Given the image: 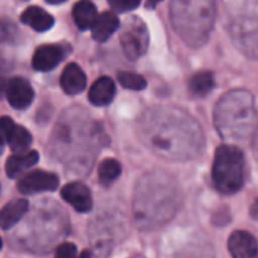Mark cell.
<instances>
[{
	"instance_id": "83f0119b",
	"label": "cell",
	"mask_w": 258,
	"mask_h": 258,
	"mask_svg": "<svg viewBox=\"0 0 258 258\" xmlns=\"http://www.w3.org/2000/svg\"><path fill=\"white\" fill-rule=\"evenodd\" d=\"M49 4H53V5H58V4H62V2H66V0H47Z\"/></svg>"
},
{
	"instance_id": "5b68a950",
	"label": "cell",
	"mask_w": 258,
	"mask_h": 258,
	"mask_svg": "<svg viewBox=\"0 0 258 258\" xmlns=\"http://www.w3.org/2000/svg\"><path fill=\"white\" fill-rule=\"evenodd\" d=\"M59 178L55 173L44 170H34L26 173L19 181V191L22 195H35L43 191H53L58 188Z\"/></svg>"
},
{
	"instance_id": "9a60e30c",
	"label": "cell",
	"mask_w": 258,
	"mask_h": 258,
	"mask_svg": "<svg viewBox=\"0 0 258 258\" xmlns=\"http://www.w3.org/2000/svg\"><path fill=\"white\" fill-rule=\"evenodd\" d=\"M22 22L37 32H44L53 26V17L38 7H31L22 14Z\"/></svg>"
},
{
	"instance_id": "7a4b0ae2",
	"label": "cell",
	"mask_w": 258,
	"mask_h": 258,
	"mask_svg": "<svg viewBox=\"0 0 258 258\" xmlns=\"http://www.w3.org/2000/svg\"><path fill=\"white\" fill-rule=\"evenodd\" d=\"M172 22L190 46H202L213 28L214 0H172Z\"/></svg>"
},
{
	"instance_id": "9c48e42d",
	"label": "cell",
	"mask_w": 258,
	"mask_h": 258,
	"mask_svg": "<svg viewBox=\"0 0 258 258\" xmlns=\"http://www.w3.org/2000/svg\"><path fill=\"white\" fill-rule=\"evenodd\" d=\"M228 249L232 258H256L258 241L246 231H235L229 235Z\"/></svg>"
},
{
	"instance_id": "484cf974",
	"label": "cell",
	"mask_w": 258,
	"mask_h": 258,
	"mask_svg": "<svg viewBox=\"0 0 258 258\" xmlns=\"http://www.w3.org/2000/svg\"><path fill=\"white\" fill-rule=\"evenodd\" d=\"M5 90H7V82H5V79L0 78V96L5 93Z\"/></svg>"
},
{
	"instance_id": "7402d4cb",
	"label": "cell",
	"mask_w": 258,
	"mask_h": 258,
	"mask_svg": "<svg viewBox=\"0 0 258 258\" xmlns=\"http://www.w3.org/2000/svg\"><path fill=\"white\" fill-rule=\"evenodd\" d=\"M140 2H142V0H108L109 7L117 13L133 11L140 5Z\"/></svg>"
},
{
	"instance_id": "ac0fdd59",
	"label": "cell",
	"mask_w": 258,
	"mask_h": 258,
	"mask_svg": "<svg viewBox=\"0 0 258 258\" xmlns=\"http://www.w3.org/2000/svg\"><path fill=\"white\" fill-rule=\"evenodd\" d=\"M213 87H214V78L211 72H199L188 82V90L196 97L207 96L213 90Z\"/></svg>"
},
{
	"instance_id": "5bb4252c",
	"label": "cell",
	"mask_w": 258,
	"mask_h": 258,
	"mask_svg": "<svg viewBox=\"0 0 258 258\" xmlns=\"http://www.w3.org/2000/svg\"><path fill=\"white\" fill-rule=\"evenodd\" d=\"M120 26V22L114 13H102L96 17L93 26H91V35L96 41H106Z\"/></svg>"
},
{
	"instance_id": "d6986e66",
	"label": "cell",
	"mask_w": 258,
	"mask_h": 258,
	"mask_svg": "<svg viewBox=\"0 0 258 258\" xmlns=\"http://www.w3.org/2000/svg\"><path fill=\"white\" fill-rule=\"evenodd\" d=\"M120 173H121V166L114 158H106L99 166V181L103 185H109L111 182H114L120 176Z\"/></svg>"
},
{
	"instance_id": "277c9868",
	"label": "cell",
	"mask_w": 258,
	"mask_h": 258,
	"mask_svg": "<svg viewBox=\"0 0 258 258\" xmlns=\"http://www.w3.org/2000/svg\"><path fill=\"white\" fill-rule=\"evenodd\" d=\"M120 43L124 55L129 59H139L143 56L149 46V34L146 25L140 19H131L120 34Z\"/></svg>"
},
{
	"instance_id": "8fae6325",
	"label": "cell",
	"mask_w": 258,
	"mask_h": 258,
	"mask_svg": "<svg viewBox=\"0 0 258 258\" xmlns=\"http://www.w3.org/2000/svg\"><path fill=\"white\" fill-rule=\"evenodd\" d=\"M115 96V85L114 81L108 76L99 78L88 91V99L96 106H105L112 102Z\"/></svg>"
},
{
	"instance_id": "f546056e",
	"label": "cell",
	"mask_w": 258,
	"mask_h": 258,
	"mask_svg": "<svg viewBox=\"0 0 258 258\" xmlns=\"http://www.w3.org/2000/svg\"><path fill=\"white\" fill-rule=\"evenodd\" d=\"M2 246H4V243H2V238H0V250H2Z\"/></svg>"
},
{
	"instance_id": "4316f807",
	"label": "cell",
	"mask_w": 258,
	"mask_h": 258,
	"mask_svg": "<svg viewBox=\"0 0 258 258\" xmlns=\"http://www.w3.org/2000/svg\"><path fill=\"white\" fill-rule=\"evenodd\" d=\"M158 2H160V0H148V2H146V5H148L149 8H154V7H155V5H157Z\"/></svg>"
},
{
	"instance_id": "4fadbf2b",
	"label": "cell",
	"mask_w": 258,
	"mask_h": 258,
	"mask_svg": "<svg viewBox=\"0 0 258 258\" xmlns=\"http://www.w3.org/2000/svg\"><path fill=\"white\" fill-rule=\"evenodd\" d=\"M28 210H29V204L23 198L8 202L4 207V210L0 211V226L4 229L13 228L22 220V217L28 213Z\"/></svg>"
},
{
	"instance_id": "44dd1931",
	"label": "cell",
	"mask_w": 258,
	"mask_h": 258,
	"mask_svg": "<svg viewBox=\"0 0 258 258\" xmlns=\"http://www.w3.org/2000/svg\"><path fill=\"white\" fill-rule=\"evenodd\" d=\"M55 258H90V252L84 250L79 253L73 243H64L56 249Z\"/></svg>"
},
{
	"instance_id": "ba28073f",
	"label": "cell",
	"mask_w": 258,
	"mask_h": 258,
	"mask_svg": "<svg viewBox=\"0 0 258 258\" xmlns=\"http://www.w3.org/2000/svg\"><path fill=\"white\" fill-rule=\"evenodd\" d=\"M61 196L67 204H70L79 213H87L93 207L91 191L82 182H70L64 185L61 190Z\"/></svg>"
},
{
	"instance_id": "30bf717a",
	"label": "cell",
	"mask_w": 258,
	"mask_h": 258,
	"mask_svg": "<svg viewBox=\"0 0 258 258\" xmlns=\"http://www.w3.org/2000/svg\"><path fill=\"white\" fill-rule=\"evenodd\" d=\"M61 87L67 94H79L87 87V76L78 64H69L61 75Z\"/></svg>"
},
{
	"instance_id": "52a82bcc",
	"label": "cell",
	"mask_w": 258,
	"mask_h": 258,
	"mask_svg": "<svg viewBox=\"0 0 258 258\" xmlns=\"http://www.w3.org/2000/svg\"><path fill=\"white\" fill-rule=\"evenodd\" d=\"M5 94L8 97V102L16 109H25L28 108L34 100V90L31 84L23 78H14L7 84Z\"/></svg>"
},
{
	"instance_id": "3957f363",
	"label": "cell",
	"mask_w": 258,
	"mask_h": 258,
	"mask_svg": "<svg viewBox=\"0 0 258 258\" xmlns=\"http://www.w3.org/2000/svg\"><path fill=\"white\" fill-rule=\"evenodd\" d=\"M213 182L223 195H232L243 187L244 182V157L234 145H222L217 148L213 161Z\"/></svg>"
},
{
	"instance_id": "ffe728a7",
	"label": "cell",
	"mask_w": 258,
	"mask_h": 258,
	"mask_svg": "<svg viewBox=\"0 0 258 258\" xmlns=\"http://www.w3.org/2000/svg\"><path fill=\"white\" fill-rule=\"evenodd\" d=\"M118 82L127 88V90H143L146 88V81L143 76L137 75V73H131V72H120L117 75Z\"/></svg>"
},
{
	"instance_id": "e0dca14e",
	"label": "cell",
	"mask_w": 258,
	"mask_h": 258,
	"mask_svg": "<svg viewBox=\"0 0 258 258\" xmlns=\"http://www.w3.org/2000/svg\"><path fill=\"white\" fill-rule=\"evenodd\" d=\"M8 143H10V148L16 154H22V152H26L29 146L32 145V136L26 127L16 123L10 133Z\"/></svg>"
},
{
	"instance_id": "2e32d148",
	"label": "cell",
	"mask_w": 258,
	"mask_h": 258,
	"mask_svg": "<svg viewBox=\"0 0 258 258\" xmlns=\"http://www.w3.org/2000/svg\"><path fill=\"white\" fill-rule=\"evenodd\" d=\"M97 17L96 8L88 0H79L73 8V19L79 29H88L93 26Z\"/></svg>"
},
{
	"instance_id": "cb8c5ba5",
	"label": "cell",
	"mask_w": 258,
	"mask_h": 258,
	"mask_svg": "<svg viewBox=\"0 0 258 258\" xmlns=\"http://www.w3.org/2000/svg\"><path fill=\"white\" fill-rule=\"evenodd\" d=\"M252 151H253L255 158L258 160V126H256L255 133H253V136H252Z\"/></svg>"
},
{
	"instance_id": "603a6c76",
	"label": "cell",
	"mask_w": 258,
	"mask_h": 258,
	"mask_svg": "<svg viewBox=\"0 0 258 258\" xmlns=\"http://www.w3.org/2000/svg\"><path fill=\"white\" fill-rule=\"evenodd\" d=\"M14 121L11 117H2L0 118V152H2V148L4 145L8 142V137H10V133L11 129L14 127Z\"/></svg>"
},
{
	"instance_id": "d4e9b609",
	"label": "cell",
	"mask_w": 258,
	"mask_h": 258,
	"mask_svg": "<svg viewBox=\"0 0 258 258\" xmlns=\"http://www.w3.org/2000/svg\"><path fill=\"white\" fill-rule=\"evenodd\" d=\"M249 213H250V216L258 222V199H255L253 201V204L250 205V210H249Z\"/></svg>"
},
{
	"instance_id": "7c38bea8",
	"label": "cell",
	"mask_w": 258,
	"mask_h": 258,
	"mask_svg": "<svg viewBox=\"0 0 258 258\" xmlns=\"http://www.w3.org/2000/svg\"><path fill=\"white\" fill-rule=\"evenodd\" d=\"M40 160V155L37 151H26L22 154H14L7 161V175L10 178H19L23 175L28 169L34 167Z\"/></svg>"
},
{
	"instance_id": "8992f818",
	"label": "cell",
	"mask_w": 258,
	"mask_h": 258,
	"mask_svg": "<svg viewBox=\"0 0 258 258\" xmlns=\"http://www.w3.org/2000/svg\"><path fill=\"white\" fill-rule=\"evenodd\" d=\"M67 50L59 44H44L38 47L32 58V66L38 72L53 70L64 58Z\"/></svg>"
},
{
	"instance_id": "f1b7e54d",
	"label": "cell",
	"mask_w": 258,
	"mask_h": 258,
	"mask_svg": "<svg viewBox=\"0 0 258 258\" xmlns=\"http://www.w3.org/2000/svg\"><path fill=\"white\" fill-rule=\"evenodd\" d=\"M5 66V59H4V56L2 55H0V69H2Z\"/></svg>"
},
{
	"instance_id": "6da1fadb",
	"label": "cell",
	"mask_w": 258,
	"mask_h": 258,
	"mask_svg": "<svg viewBox=\"0 0 258 258\" xmlns=\"http://www.w3.org/2000/svg\"><path fill=\"white\" fill-rule=\"evenodd\" d=\"M214 124L226 142L249 140L258 126L253 96L247 90H232L222 96L214 108Z\"/></svg>"
}]
</instances>
